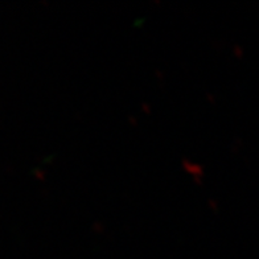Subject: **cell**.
I'll list each match as a JSON object with an SVG mask.
<instances>
[]
</instances>
